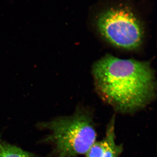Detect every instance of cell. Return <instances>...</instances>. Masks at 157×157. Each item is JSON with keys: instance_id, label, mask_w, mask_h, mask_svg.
<instances>
[{"instance_id": "6da1fadb", "label": "cell", "mask_w": 157, "mask_h": 157, "mask_svg": "<svg viewBox=\"0 0 157 157\" xmlns=\"http://www.w3.org/2000/svg\"><path fill=\"white\" fill-rule=\"evenodd\" d=\"M93 73L101 98L119 112H136L155 98V74L148 62L107 55L94 64Z\"/></svg>"}, {"instance_id": "7a4b0ae2", "label": "cell", "mask_w": 157, "mask_h": 157, "mask_svg": "<svg viewBox=\"0 0 157 157\" xmlns=\"http://www.w3.org/2000/svg\"><path fill=\"white\" fill-rule=\"evenodd\" d=\"M37 126L49 132L43 141L51 144L53 157L85 155L97 140L92 113L81 107L77 108L72 115L39 123Z\"/></svg>"}, {"instance_id": "3957f363", "label": "cell", "mask_w": 157, "mask_h": 157, "mask_svg": "<svg viewBox=\"0 0 157 157\" xmlns=\"http://www.w3.org/2000/svg\"><path fill=\"white\" fill-rule=\"evenodd\" d=\"M97 26L101 35L118 48L134 50L143 42V26L126 8H112L104 11L98 17Z\"/></svg>"}, {"instance_id": "277c9868", "label": "cell", "mask_w": 157, "mask_h": 157, "mask_svg": "<svg viewBox=\"0 0 157 157\" xmlns=\"http://www.w3.org/2000/svg\"><path fill=\"white\" fill-rule=\"evenodd\" d=\"M123 151V146L116 141L115 117L109 120L105 136L101 140L96 141L89 149L86 157H120Z\"/></svg>"}, {"instance_id": "5b68a950", "label": "cell", "mask_w": 157, "mask_h": 157, "mask_svg": "<svg viewBox=\"0 0 157 157\" xmlns=\"http://www.w3.org/2000/svg\"><path fill=\"white\" fill-rule=\"evenodd\" d=\"M0 157H37L34 154L0 139Z\"/></svg>"}]
</instances>
